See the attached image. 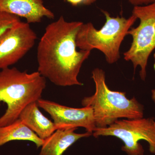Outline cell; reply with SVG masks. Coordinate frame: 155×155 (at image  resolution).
<instances>
[{
	"label": "cell",
	"instance_id": "cell-1",
	"mask_svg": "<svg viewBox=\"0 0 155 155\" xmlns=\"http://www.w3.org/2000/svg\"><path fill=\"white\" fill-rule=\"evenodd\" d=\"M83 23L67 22L61 16L47 25L39 42L38 71L57 86L83 85L78 76L91 51L77 50L76 34Z\"/></svg>",
	"mask_w": 155,
	"mask_h": 155
},
{
	"label": "cell",
	"instance_id": "cell-2",
	"mask_svg": "<svg viewBox=\"0 0 155 155\" xmlns=\"http://www.w3.org/2000/svg\"><path fill=\"white\" fill-rule=\"evenodd\" d=\"M46 86V80L38 72L28 73L15 67L0 71V105L7 109L0 117V127L10 125L19 119L22 110L28 105L41 98Z\"/></svg>",
	"mask_w": 155,
	"mask_h": 155
},
{
	"label": "cell",
	"instance_id": "cell-3",
	"mask_svg": "<svg viewBox=\"0 0 155 155\" xmlns=\"http://www.w3.org/2000/svg\"><path fill=\"white\" fill-rule=\"evenodd\" d=\"M92 78L95 84V92L93 95L84 97L81 105L92 109L96 127H108L121 118H143V106L135 97L129 99L126 93L111 90L106 84L103 69H94Z\"/></svg>",
	"mask_w": 155,
	"mask_h": 155
},
{
	"label": "cell",
	"instance_id": "cell-4",
	"mask_svg": "<svg viewBox=\"0 0 155 155\" xmlns=\"http://www.w3.org/2000/svg\"><path fill=\"white\" fill-rule=\"evenodd\" d=\"M102 12L106 17L104 25L97 30L91 22L83 23L76 34V46L83 51L99 50L104 54L107 62L113 64L120 58L122 42L137 19L133 15L128 19L112 17L107 11L102 10Z\"/></svg>",
	"mask_w": 155,
	"mask_h": 155
},
{
	"label": "cell",
	"instance_id": "cell-5",
	"mask_svg": "<svg viewBox=\"0 0 155 155\" xmlns=\"http://www.w3.org/2000/svg\"><path fill=\"white\" fill-rule=\"evenodd\" d=\"M132 15L140 19L139 25L127 31L133 38L131 46L124 54L125 61L133 64L134 72L140 67V75L145 80L148 60L155 49V2L144 6H136Z\"/></svg>",
	"mask_w": 155,
	"mask_h": 155
},
{
	"label": "cell",
	"instance_id": "cell-6",
	"mask_svg": "<svg viewBox=\"0 0 155 155\" xmlns=\"http://www.w3.org/2000/svg\"><path fill=\"white\" fill-rule=\"evenodd\" d=\"M92 135L113 136L123 143L122 150L128 155H143L144 150L139 142L144 140L148 143L149 150L155 154V120L153 117L134 119H118L104 128L96 127Z\"/></svg>",
	"mask_w": 155,
	"mask_h": 155
},
{
	"label": "cell",
	"instance_id": "cell-7",
	"mask_svg": "<svg viewBox=\"0 0 155 155\" xmlns=\"http://www.w3.org/2000/svg\"><path fill=\"white\" fill-rule=\"evenodd\" d=\"M37 38L30 24L20 21L0 37V69L8 68L22 59Z\"/></svg>",
	"mask_w": 155,
	"mask_h": 155
},
{
	"label": "cell",
	"instance_id": "cell-8",
	"mask_svg": "<svg viewBox=\"0 0 155 155\" xmlns=\"http://www.w3.org/2000/svg\"><path fill=\"white\" fill-rule=\"evenodd\" d=\"M37 103L39 107L51 116L57 130L82 127L92 134L96 128L93 111L90 107H70L41 98Z\"/></svg>",
	"mask_w": 155,
	"mask_h": 155
},
{
	"label": "cell",
	"instance_id": "cell-9",
	"mask_svg": "<svg viewBox=\"0 0 155 155\" xmlns=\"http://www.w3.org/2000/svg\"><path fill=\"white\" fill-rule=\"evenodd\" d=\"M0 11L24 18L29 24L41 22L44 17H55L43 0H0Z\"/></svg>",
	"mask_w": 155,
	"mask_h": 155
},
{
	"label": "cell",
	"instance_id": "cell-10",
	"mask_svg": "<svg viewBox=\"0 0 155 155\" xmlns=\"http://www.w3.org/2000/svg\"><path fill=\"white\" fill-rule=\"evenodd\" d=\"M77 128L57 129L44 141L38 155H63L68 148L78 140L87 137L92 134L86 132L76 133Z\"/></svg>",
	"mask_w": 155,
	"mask_h": 155
},
{
	"label": "cell",
	"instance_id": "cell-11",
	"mask_svg": "<svg viewBox=\"0 0 155 155\" xmlns=\"http://www.w3.org/2000/svg\"><path fill=\"white\" fill-rule=\"evenodd\" d=\"M39 107L37 102L31 103L22 110L19 118L40 138L45 140L57 129L54 122L45 117Z\"/></svg>",
	"mask_w": 155,
	"mask_h": 155
},
{
	"label": "cell",
	"instance_id": "cell-12",
	"mask_svg": "<svg viewBox=\"0 0 155 155\" xmlns=\"http://www.w3.org/2000/svg\"><path fill=\"white\" fill-rule=\"evenodd\" d=\"M14 140L31 141L38 148L41 147L44 141L19 118L10 125L0 127V147Z\"/></svg>",
	"mask_w": 155,
	"mask_h": 155
},
{
	"label": "cell",
	"instance_id": "cell-13",
	"mask_svg": "<svg viewBox=\"0 0 155 155\" xmlns=\"http://www.w3.org/2000/svg\"><path fill=\"white\" fill-rule=\"evenodd\" d=\"M20 21V17L18 16L0 11V37L8 29Z\"/></svg>",
	"mask_w": 155,
	"mask_h": 155
},
{
	"label": "cell",
	"instance_id": "cell-14",
	"mask_svg": "<svg viewBox=\"0 0 155 155\" xmlns=\"http://www.w3.org/2000/svg\"><path fill=\"white\" fill-rule=\"evenodd\" d=\"M128 1L134 6L146 5L155 2V0H128Z\"/></svg>",
	"mask_w": 155,
	"mask_h": 155
},
{
	"label": "cell",
	"instance_id": "cell-15",
	"mask_svg": "<svg viewBox=\"0 0 155 155\" xmlns=\"http://www.w3.org/2000/svg\"><path fill=\"white\" fill-rule=\"evenodd\" d=\"M63 1L69 3L72 6H77L81 4H83L85 0H63Z\"/></svg>",
	"mask_w": 155,
	"mask_h": 155
},
{
	"label": "cell",
	"instance_id": "cell-16",
	"mask_svg": "<svg viewBox=\"0 0 155 155\" xmlns=\"http://www.w3.org/2000/svg\"><path fill=\"white\" fill-rule=\"evenodd\" d=\"M97 0H85V2L84 3L83 5H89L95 2Z\"/></svg>",
	"mask_w": 155,
	"mask_h": 155
},
{
	"label": "cell",
	"instance_id": "cell-17",
	"mask_svg": "<svg viewBox=\"0 0 155 155\" xmlns=\"http://www.w3.org/2000/svg\"><path fill=\"white\" fill-rule=\"evenodd\" d=\"M152 92V98L153 101L155 104V89H153L151 91Z\"/></svg>",
	"mask_w": 155,
	"mask_h": 155
}]
</instances>
